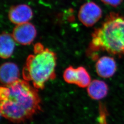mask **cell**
Returning a JSON list of instances; mask_svg holds the SVG:
<instances>
[{
  "label": "cell",
  "mask_w": 124,
  "mask_h": 124,
  "mask_svg": "<svg viewBox=\"0 0 124 124\" xmlns=\"http://www.w3.org/2000/svg\"><path fill=\"white\" fill-rule=\"evenodd\" d=\"M33 15V11L30 6L19 4L10 8L8 18L11 22L18 25L28 22L32 18Z\"/></svg>",
  "instance_id": "7"
},
{
  "label": "cell",
  "mask_w": 124,
  "mask_h": 124,
  "mask_svg": "<svg viewBox=\"0 0 124 124\" xmlns=\"http://www.w3.org/2000/svg\"><path fill=\"white\" fill-rule=\"evenodd\" d=\"M15 40L12 35L2 32L0 38V56L4 59L9 58L13 54L15 47Z\"/></svg>",
  "instance_id": "11"
},
{
  "label": "cell",
  "mask_w": 124,
  "mask_h": 124,
  "mask_svg": "<svg viewBox=\"0 0 124 124\" xmlns=\"http://www.w3.org/2000/svg\"><path fill=\"white\" fill-rule=\"evenodd\" d=\"M89 96L94 100H101L108 93V87L106 83L101 80H94L87 87Z\"/></svg>",
  "instance_id": "10"
},
{
  "label": "cell",
  "mask_w": 124,
  "mask_h": 124,
  "mask_svg": "<svg viewBox=\"0 0 124 124\" xmlns=\"http://www.w3.org/2000/svg\"><path fill=\"white\" fill-rule=\"evenodd\" d=\"M56 65V54L41 43H36L34 53L27 58L23 68V80L37 89H43L48 81L55 79Z\"/></svg>",
  "instance_id": "3"
},
{
  "label": "cell",
  "mask_w": 124,
  "mask_h": 124,
  "mask_svg": "<svg viewBox=\"0 0 124 124\" xmlns=\"http://www.w3.org/2000/svg\"><path fill=\"white\" fill-rule=\"evenodd\" d=\"M0 99L1 115L15 123L28 120L40 110L37 89L25 80L1 86Z\"/></svg>",
  "instance_id": "1"
},
{
  "label": "cell",
  "mask_w": 124,
  "mask_h": 124,
  "mask_svg": "<svg viewBox=\"0 0 124 124\" xmlns=\"http://www.w3.org/2000/svg\"><path fill=\"white\" fill-rule=\"evenodd\" d=\"M117 69L116 62L110 56L99 58L96 63V70L98 75L103 78H109L115 74Z\"/></svg>",
  "instance_id": "8"
},
{
  "label": "cell",
  "mask_w": 124,
  "mask_h": 124,
  "mask_svg": "<svg viewBox=\"0 0 124 124\" xmlns=\"http://www.w3.org/2000/svg\"><path fill=\"white\" fill-rule=\"evenodd\" d=\"M20 73L18 66L12 62L2 64L0 69V79L3 86L11 84L19 79Z\"/></svg>",
  "instance_id": "9"
},
{
  "label": "cell",
  "mask_w": 124,
  "mask_h": 124,
  "mask_svg": "<svg viewBox=\"0 0 124 124\" xmlns=\"http://www.w3.org/2000/svg\"><path fill=\"white\" fill-rule=\"evenodd\" d=\"M37 31L35 26L30 23L17 25L13 29L12 36L16 42L22 45H28L36 38Z\"/></svg>",
  "instance_id": "6"
},
{
  "label": "cell",
  "mask_w": 124,
  "mask_h": 124,
  "mask_svg": "<svg viewBox=\"0 0 124 124\" xmlns=\"http://www.w3.org/2000/svg\"><path fill=\"white\" fill-rule=\"evenodd\" d=\"M105 4L111 6L113 7H117L120 6L123 1V0H101Z\"/></svg>",
  "instance_id": "12"
},
{
  "label": "cell",
  "mask_w": 124,
  "mask_h": 124,
  "mask_svg": "<svg viewBox=\"0 0 124 124\" xmlns=\"http://www.w3.org/2000/svg\"><path fill=\"white\" fill-rule=\"evenodd\" d=\"M63 77L67 83L76 85L80 87H87L91 82L88 72L83 67L77 68L70 66L63 73Z\"/></svg>",
  "instance_id": "5"
},
{
  "label": "cell",
  "mask_w": 124,
  "mask_h": 124,
  "mask_svg": "<svg viewBox=\"0 0 124 124\" xmlns=\"http://www.w3.org/2000/svg\"><path fill=\"white\" fill-rule=\"evenodd\" d=\"M89 50L93 53L105 51L124 56V16L109 13L102 25L92 34Z\"/></svg>",
  "instance_id": "2"
},
{
  "label": "cell",
  "mask_w": 124,
  "mask_h": 124,
  "mask_svg": "<svg viewBox=\"0 0 124 124\" xmlns=\"http://www.w3.org/2000/svg\"><path fill=\"white\" fill-rule=\"evenodd\" d=\"M102 10L101 8L94 2L85 3L80 8L79 19L83 25L86 27H92L101 18Z\"/></svg>",
  "instance_id": "4"
}]
</instances>
